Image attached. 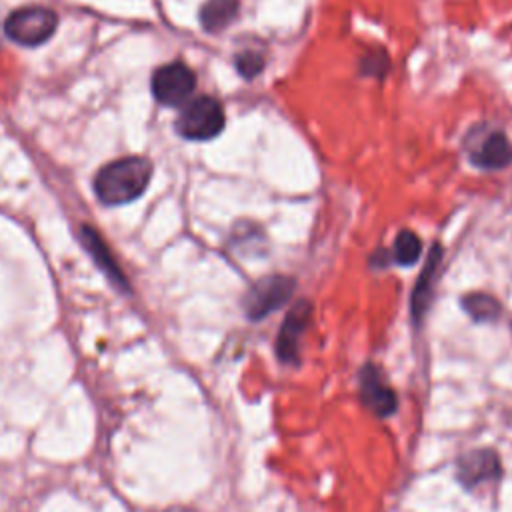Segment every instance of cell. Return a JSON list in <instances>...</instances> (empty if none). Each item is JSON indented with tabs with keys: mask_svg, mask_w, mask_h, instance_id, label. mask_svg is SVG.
I'll return each mask as SVG.
<instances>
[{
	"mask_svg": "<svg viewBox=\"0 0 512 512\" xmlns=\"http://www.w3.org/2000/svg\"><path fill=\"white\" fill-rule=\"evenodd\" d=\"M264 68V58L258 52H242L236 56V70L244 78H254L262 72Z\"/></svg>",
	"mask_w": 512,
	"mask_h": 512,
	"instance_id": "cell-15",
	"label": "cell"
},
{
	"mask_svg": "<svg viewBox=\"0 0 512 512\" xmlns=\"http://www.w3.org/2000/svg\"><path fill=\"white\" fill-rule=\"evenodd\" d=\"M152 94L164 106L184 104L196 86L194 72L184 62H170L154 70L152 74Z\"/></svg>",
	"mask_w": 512,
	"mask_h": 512,
	"instance_id": "cell-4",
	"label": "cell"
},
{
	"mask_svg": "<svg viewBox=\"0 0 512 512\" xmlns=\"http://www.w3.org/2000/svg\"><path fill=\"white\" fill-rule=\"evenodd\" d=\"M294 280L290 276H280L272 274L262 280H258L250 292L246 294V316L250 320H260L280 308L282 304L288 302V298L294 292Z\"/></svg>",
	"mask_w": 512,
	"mask_h": 512,
	"instance_id": "cell-5",
	"label": "cell"
},
{
	"mask_svg": "<svg viewBox=\"0 0 512 512\" xmlns=\"http://www.w3.org/2000/svg\"><path fill=\"white\" fill-rule=\"evenodd\" d=\"M152 164L144 156H124L102 166L94 178V192L100 202L120 206L136 200L148 188Z\"/></svg>",
	"mask_w": 512,
	"mask_h": 512,
	"instance_id": "cell-1",
	"label": "cell"
},
{
	"mask_svg": "<svg viewBox=\"0 0 512 512\" xmlns=\"http://www.w3.org/2000/svg\"><path fill=\"white\" fill-rule=\"evenodd\" d=\"M422 254L420 238L412 230H402L394 240V260L402 266L414 264Z\"/></svg>",
	"mask_w": 512,
	"mask_h": 512,
	"instance_id": "cell-14",
	"label": "cell"
},
{
	"mask_svg": "<svg viewBox=\"0 0 512 512\" xmlns=\"http://www.w3.org/2000/svg\"><path fill=\"white\" fill-rule=\"evenodd\" d=\"M500 476V462L492 450H472L458 460V480L466 488H474L482 482Z\"/></svg>",
	"mask_w": 512,
	"mask_h": 512,
	"instance_id": "cell-8",
	"label": "cell"
},
{
	"mask_svg": "<svg viewBox=\"0 0 512 512\" xmlns=\"http://www.w3.org/2000/svg\"><path fill=\"white\" fill-rule=\"evenodd\" d=\"M440 258H442V250H440L438 244H434L432 250L428 252L424 270H422V274H420V278L416 282V288L412 292V316H414L416 322L420 320V316L428 308V302H430V296H432V286H434V276L438 272Z\"/></svg>",
	"mask_w": 512,
	"mask_h": 512,
	"instance_id": "cell-10",
	"label": "cell"
},
{
	"mask_svg": "<svg viewBox=\"0 0 512 512\" xmlns=\"http://www.w3.org/2000/svg\"><path fill=\"white\" fill-rule=\"evenodd\" d=\"M388 70V60L384 54H368L362 58V74L382 76Z\"/></svg>",
	"mask_w": 512,
	"mask_h": 512,
	"instance_id": "cell-16",
	"label": "cell"
},
{
	"mask_svg": "<svg viewBox=\"0 0 512 512\" xmlns=\"http://www.w3.org/2000/svg\"><path fill=\"white\" fill-rule=\"evenodd\" d=\"M512 160V146L508 144L506 136L502 132H490L476 152L472 154V162L480 168H504Z\"/></svg>",
	"mask_w": 512,
	"mask_h": 512,
	"instance_id": "cell-9",
	"label": "cell"
},
{
	"mask_svg": "<svg viewBox=\"0 0 512 512\" xmlns=\"http://www.w3.org/2000/svg\"><path fill=\"white\" fill-rule=\"evenodd\" d=\"M58 26V16L46 6H24L8 14L4 20V34L22 46L44 44Z\"/></svg>",
	"mask_w": 512,
	"mask_h": 512,
	"instance_id": "cell-2",
	"label": "cell"
},
{
	"mask_svg": "<svg viewBox=\"0 0 512 512\" xmlns=\"http://www.w3.org/2000/svg\"><path fill=\"white\" fill-rule=\"evenodd\" d=\"M82 242L86 246V250L92 254L94 262L102 268V272L114 282L118 284L120 288H126V282H124V276H122V270L118 268L116 260L112 258L108 246L104 244V240L100 238V234L88 226L82 228Z\"/></svg>",
	"mask_w": 512,
	"mask_h": 512,
	"instance_id": "cell-11",
	"label": "cell"
},
{
	"mask_svg": "<svg viewBox=\"0 0 512 512\" xmlns=\"http://www.w3.org/2000/svg\"><path fill=\"white\" fill-rule=\"evenodd\" d=\"M310 314H312V306L308 300L296 302V306H292V310L286 314L282 328L278 332V340H276V352L284 364L298 362V346H300V338L308 326Z\"/></svg>",
	"mask_w": 512,
	"mask_h": 512,
	"instance_id": "cell-6",
	"label": "cell"
},
{
	"mask_svg": "<svg viewBox=\"0 0 512 512\" xmlns=\"http://www.w3.org/2000/svg\"><path fill=\"white\" fill-rule=\"evenodd\" d=\"M238 0H206L200 8V24L208 32L224 30L238 14Z\"/></svg>",
	"mask_w": 512,
	"mask_h": 512,
	"instance_id": "cell-12",
	"label": "cell"
},
{
	"mask_svg": "<svg viewBox=\"0 0 512 512\" xmlns=\"http://www.w3.org/2000/svg\"><path fill=\"white\" fill-rule=\"evenodd\" d=\"M360 398L376 416H390L396 412V392L386 384L380 370L364 366L360 372Z\"/></svg>",
	"mask_w": 512,
	"mask_h": 512,
	"instance_id": "cell-7",
	"label": "cell"
},
{
	"mask_svg": "<svg viewBox=\"0 0 512 512\" xmlns=\"http://www.w3.org/2000/svg\"><path fill=\"white\" fill-rule=\"evenodd\" d=\"M462 306L476 322H488L500 316V304L488 294H480V292L468 294L462 300Z\"/></svg>",
	"mask_w": 512,
	"mask_h": 512,
	"instance_id": "cell-13",
	"label": "cell"
},
{
	"mask_svg": "<svg viewBox=\"0 0 512 512\" xmlns=\"http://www.w3.org/2000/svg\"><path fill=\"white\" fill-rule=\"evenodd\" d=\"M224 120V108L216 98L198 96L182 108L176 130L186 140H210L222 132Z\"/></svg>",
	"mask_w": 512,
	"mask_h": 512,
	"instance_id": "cell-3",
	"label": "cell"
}]
</instances>
